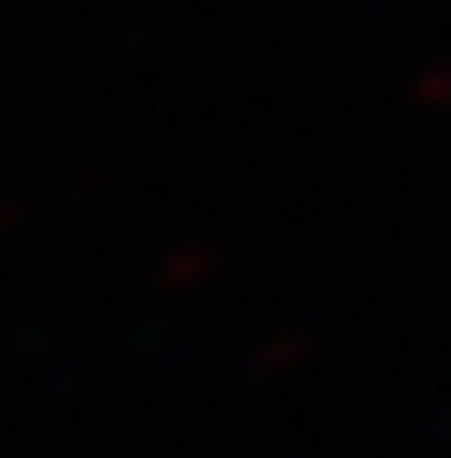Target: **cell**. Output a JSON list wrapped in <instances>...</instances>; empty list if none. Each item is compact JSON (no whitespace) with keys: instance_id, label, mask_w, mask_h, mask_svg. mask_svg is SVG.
Here are the masks:
<instances>
[]
</instances>
